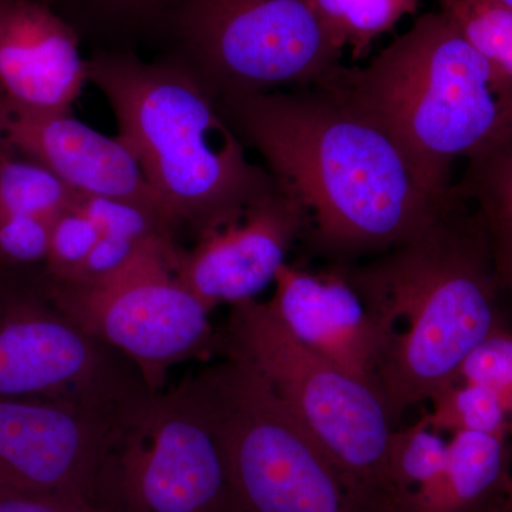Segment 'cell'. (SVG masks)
<instances>
[{"instance_id":"cell-1","label":"cell","mask_w":512,"mask_h":512,"mask_svg":"<svg viewBox=\"0 0 512 512\" xmlns=\"http://www.w3.org/2000/svg\"><path fill=\"white\" fill-rule=\"evenodd\" d=\"M245 147L309 217L308 251L359 264L409 241L450 201L421 183L399 144L325 86L218 99Z\"/></svg>"},{"instance_id":"cell-2","label":"cell","mask_w":512,"mask_h":512,"mask_svg":"<svg viewBox=\"0 0 512 512\" xmlns=\"http://www.w3.org/2000/svg\"><path fill=\"white\" fill-rule=\"evenodd\" d=\"M340 268L382 338L376 387L393 424L456 382L466 357L504 326L487 225L454 190L412 239Z\"/></svg>"},{"instance_id":"cell-3","label":"cell","mask_w":512,"mask_h":512,"mask_svg":"<svg viewBox=\"0 0 512 512\" xmlns=\"http://www.w3.org/2000/svg\"><path fill=\"white\" fill-rule=\"evenodd\" d=\"M384 128L424 187L453 192L457 158H474L512 130V77L485 59L443 12L421 15L365 66L325 83Z\"/></svg>"},{"instance_id":"cell-4","label":"cell","mask_w":512,"mask_h":512,"mask_svg":"<svg viewBox=\"0 0 512 512\" xmlns=\"http://www.w3.org/2000/svg\"><path fill=\"white\" fill-rule=\"evenodd\" d=\"M89 82L109 103L117 138L136 158L171 229L190 224L198 234L274 187L195 70L101 56L89 62Z\"/></svg>"},{"instance_id":"cell-5","label":"cell","mask_w":512,"mask_h":512,"mask_svg":"<svg viewBox=\"0 0 512 512\" xmlns=\"http://www.w3.org/2000/svg\"><path fill=\"white\" fill-rule=\"evenodd\" d=\"M220 336V352L256 370L366 510L379 512L396 430L380 393L301 345L268 302L232 305Z\"/></svg>"},{"instance_id":"cell-6","label":"cell","mask_w":512,"mask_h":512,"mask_svg":"<svg viewBox=\"0 0 512 512\" xmlns=\"http://www.w3.org/2000/svg\"><path fill=\"white\" fill-rule=\"evenodd\" d=\"M184 384L220 427L235 512H369L248 363L225 356Z\"/></svg>"},{"instance_id":"cell-7","label":"cell","mask_w":512,"mask_h":512,"mask_svg":"<svg viewBox=\"0 0 512 512\" xmlns=\"http://www.w3.org/2000/svg\"><path fill=\"white\" fill-rule=\"evenodd\" d=\"M104 512H235L220 427L185 384L134 403L97 474Z\"/></svg>"},{"instance_id":"cell-8","label":"cell","mask_w":512,"mask_h":512,"mask_svg":"<svg viewBox=\"0 0 512 512\" xmlns=\"http://www.w3.org/2000/svg\"><path fill=\"white\" fill-rule=\"evenodd\" d=\"M178 252L170 234L154 235L104 278H45L60 308L87 333L126 356L151 393L163 392L174 366L208 359L221 349L210 309L178 275Z\"/></svg>"},{"instance_id":"cell-9","label":"cell","mask_w":512,"mask_h":512,"mask_svg":"<svg viewBox=\"0 0 512 512\" xmlns=\"http://www.w3.org/2000/svg\"><path fill=\"white\" fill-rule=\"evenodd\" d=\"M136 366L60 308L43 279H0V399L120 412L150 394Z\"/></svg>"},{"instance_id":"cell-10","label":"cell","mask_w":512,"mask_h":512,"mask_svg":"<svg viewBox=\"0 0 512 512\" xmlns=\"http://www.w3.org/2000/svg\"><path fill=\"white\" fill-rule=\"evenodd\" d=\"M184 26L218 99L318 86L342 66L308 0H191Z\"/></svg>"},{"instance_id":"cell-11","label":"cell","mask_w":512,"mask_h":512,"mask_svg":"<svg viewBox=\"0 0 512 512\" xmlns=\"http://www.w3.org/2000/svg\"><path fill=\"white\" fill-rule=\"evenodd\" d=\"M130 407L0 399V491L94 505L101 460Z\"/></svg>"},{"instance_id":"cell-12","label":"cell","mask_w":512,"mask_h":512,"mask_svg":"<svg viewBox=\"0 0 512 512\" xmlns=\"http://www.w3.org/2000/svg\"><path fill=\"white\" fill-rule=\"evenodd\" d=\"M308 228V212L275 180L237 217L202 229L190 251L180 249L178 275L210 311L221 303L254 301L274 284Z\"/></svg>"},{"instance_id":"cell-13","label":"cell","mask_w":512,"mask_h":512,"mask_svg":"<svg viewBox=\"0 0 512 512\" xmlns=\"http://www.w3.org/2000/svg\"><path fill=\"white\" fill-rule=\"evenodd\" d=\"M0 151L42 165L76 194L127 198L160 212L140 165L119 138L70 111L25 109L0 99Z\"/></svg>"},{"instance_id":"cell-14","label":"cell","mask_w":512,"mask_h":512,"mask_svg":"<svg viewBox=\"0 0 512 512\" xmlns=\"http://www.w3.org/2000/svg\"><path fill=\"white\" fill-rule=\"evenodd\" d=\"M268 301L301 345L377 390L383 343L362 296L340 266L313 272L286 264Z\"/></svg>"},{"instance_id":"cell-15","label":"cell","mask_w":512,"mask_h":512,"mask_svg":"<svg viewBox=\"0 0 512 512\" xmlns=\"http://www.w3.org/2000/svg\"><path fill=\"white\" fill-rule=\"evenodd\" d=\"M87 82L89 62L62 18L36 0H0V99L72 111Z\"/></svg>"},{"instance_id":"cell-16","label":"cell","mask_w":512,"mask_h":512,"mask_svg":"<svg viewBox=\"0 0 512 512\" xmlns=\"http://www.w3.org/2000/svg\"><path fill=\"white\" fill-rule=\"evenodd\" d=\"M511 467L508 437L468 431L453 434L439 476L392 501L383 512H497Z\"/></svg>"},{"instance_id":"cell-17","label":"cell","mask_w":512,"mask_h":512,"mask_svg":"<svg viewBox=\"0 0 512 512\" xmlns=\"http://www.w3.org/2000/svg\"><path fill=\"white\" fill-rule=\"evenodd\" d=\"M330 42L355 62L369 55L375 40L419 9V0H308Z\"/></svg>"},{"instance_id":"cell-18","label":"cell","mask_w":512,"mask_h":512,"mask_svg":"<svg viewBox=\"0 0 512 512\" xmlns=\"http://www.w3.org/2000/svg\"><path fill=\"white\" fill-rule=\"evenodd\" d=\"M467 161L454 192L480 212L491 247L512 242V130L480 156Z\"/></svg>"},{"instance_id":"cell-19","label":"cell","mask_w":512,"mask_h":512,"mask_svg":"<svg viewBox=\"0 0 512 512\" xmlns=\"http://www.w3.org/2000/svg\"><path fill=\"white\" fill-rule=\"evenodd\" d=\"M76 192L42 165L0 151V215L53 222L72 207Z\"/></svg>"},{"instance_id":"cell-20","label":"cell","mask_w":512,"mask_h":512,"mask_svg":"<svg viewBox=\"0 0 512 512\" xmlns=\"http://www.w3.org/2000/svg\"><path fill=\"white\" fill-rule=\"evenodd\" d=\"M448 440L421 416L413 426L394 430L389 450V488L379 512L403 495L431 483L446 466Z\"/></svg>"},{"instance_id":"cell-21","label":"cell","mask_w":512,"mask_h":512,"mask_svg":"<svg viewBox=\"0 0 512 512\" xmlns=\"http://www.w3.org/2000/svg\"><path fill=\"white\" fill-rule=\"evenodd\" d=\"M431 412L423 419L439 433H485L510 437V417L491 390L476 384L453 383L430 399Z\"/></svg>"},{"instance_id":"cell-22","label":"cell","mask_w":512,"mask_h":512,"mask_svg":"<svg viewBox=\"0 0 512 512\" xmlns=\"http://www.w3.org/2000/svg\"><path fill=\"white\" fill-rule=\"evenodd\" d=\"M461 36L512 77V10L500 0H436Z\"/></svg>"},{"instance_id":"cell-23","label":"cell","mask_w":512,"mask_h":512,"mask_svg":"<svg viewBox=\"0 0 512 512\" xmlns=\"http://www.w3.org/2000/svg\"><path fill=\"white\" fill-rule=\"evenodd\" d=\"M74 205L92 220L103 237L143 242L154 235H171V228L160 212L138 201L77 195Z\"/></svg>"},{"instance_id":"cell-24","label":"cell","mask_w":512,"mask_h":512,"mask_svg":"<svg viewBox=\"0 0 512 512\" xmlns=\"http://www.w3.org/2000/svg\"><path fill=\"white\" fill-rule=\"evenodd\" d=\"M99 229L76 205L57 215L50 228L46 276L52 281H72L96 242Z\"/></svg>"},{"instance_id":"cell-25","label":"cell","mask_w":512,"mask_h":512,"mask_svg":"<svg viewBox=\"0 0 512 512\" xmlns=\"http://www.w3.org/2000/svg\"><path fill=\"white\" fill-rule=\"evenodd\" d=\"M456 382L491 390L503 403L512 427V332L501 326L470 353L458 370ZM454 382V383H456Z\"/></svg>"},{"instance_id":"cell-26","label":"cell","mask_w":512,"mask_h":512,"mask_svg":"<svg viewBox=\"0 0 512 512\" xmlns=\"http://www.w3.org/2000/svg\"><path fill=\"white\" fill-rule=\"evenodd\" d=\"M52 222L28 215H0V264L29 266L46 262Z\"/></svg>"},{"instance_id":"cell-27","label":"cell","mask_w":512,"mask_h":512,"mask_svg":"<svg viewBox=\"0 0 512 512\" xmlns=\"http://www.w3.org/2000/svg\"><path fill=\"white\" fill-rule=\"evenodd\" d=\"M140 245L141 242L101 235L92 252L84 261L82 268L79 269L72 281L67 282H92L113 274L126 264Z\"/></svg>"},{"instance_id":"cell-28","label":"cell","mask_w":512,"mask_h":512,"mask_svg":"<svg viewBox=\"0 0 512 512\" xmlns=\"http://www.w3.org/2000/svg\"><path fill=\"white\" fill-rule=\"evenodd\" d=\"M0 512H104L90 504L0 491Z\"/></svg>"},{"instance_id":"cell-29","label":"cell","mask_w":512,"mask_h":512,"mask_svg":"<svg viewBox=\"0 0 512 512\" xmlns=\"http://www.w3.org/2000/svg\"><path fill=\"white\" fill-rule=\"evenodd\" d=\"M493 256L501 286L512 291V242L494 247Z\"/></svg>"},{"instance_id":"cell-30","label":"cell","mask_w":512,"mask_h":512,"mask_svg":"<svg viewBox=\"0 0 512 512\" xmlns=\"http://www.w3.org/2000/svg\"><path fill=\"white\" fill-rule=\"evenodd\" d=\"M497 512H512V467L510 478H508L507 490H505L503 501Z\"/></svg>"},{"instance_id":"cell-31","label":"cell","mask_w":512,"mask_h":512,"mask_svg":"<svg viewBox=\"0 0 512 512\" xmlns=\"http://www.w3.org/2000/svg\"><path fill=\"white\" fill-rule=\"evenodd\" d=\"M121 5H147V3L154 2V0H117Z\"/></svg>"},{"instance_id":"cell-32","label":"cell","mask_w":512,"mask_h":512,"mask_svg":"<svg viewBox=\"0 0 512 512\" xmlns=\"http://www.w3.org/2000/svg\"><path fill=\"white\" fill-rule=\"evenodd\" d=\"M500 2L512 10V0H500Z\"/></svg>"}]
</instances>
